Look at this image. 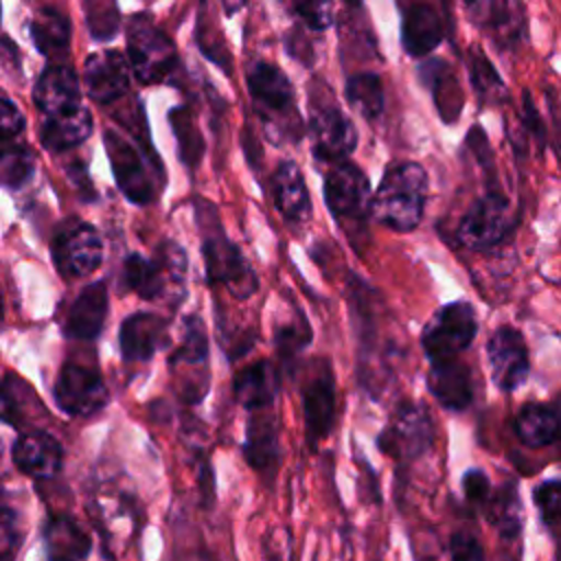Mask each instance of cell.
<instances>
[{
	"label": "cell",
	"instance_id": "cell-1",
	"mask_svg": "<svg viewBox=\"0 0 561 561\" xmlns=\"http://www.w3.org/2000/svg\"><path fill=\"white\" fill-rule=\"evenodd\" d=\"M425 199V169L419 162H397L383 173L370 199V217L394 232H412L423 219Z\"/></svg>",
	"mask_w": 561,
	"mask_h": 561
},
{
	"label": "cell",
	"instance_id": "cell-2",
	"mask_svg": "<svg viewBox=\"0 0 561 561\" xmlns=\"http://www.w3.org/2000/svg\"><path fill=\"white\" fill-rule=\"evenodd\" d=\"M197 221L202 228V254L208 285H221L239 300L250 298L259 287V278L241 250L221 230L215 208L197 204Z\"/></svg>",
	"mask_w": 561,
	"mask_h": 561
},
{
	"label": "cell",
	"instance_id": "cell-3",
	"mask_svg": "<svg viewBox=\"0 0 561 561\" xmlns=\"http://www.w3.org/2000/svg\"><path fill=\"white\" fill-rule=\"evenodd\" d=\"M248 90L250 96L267 127L270 136L278 138H298V114H296V94L285 77L274 64L259 61L248 70Z\"/></svg>",
	"mask_w": 561,
	"mask_h": 561
},
{
	"label": "cell",
	"instance_id": "cell-4",
	"mask_svg": "<svg viewBox=\"0 0 561 561\" xmlns=\"http://www.w3.org/2000/svg\"><path fill=\"white\" fill-rule=\"evenodd\" d=\"M127 59L134 77L145 83L164 81L178 61L175 46L147 15H134L127 22Z\"/></svg>",
	"mask_w": 561,
	"mask_h": 561
},
{
	"label": "cell",
	"instance_id": "cell-5",
	"mask_svg": "<svg viewBox=\"0 0 561 561\" xmlns=\"http://www.w3.org/2000/svg\"><path fill=\"white\" fill-rule=\"evenodd\" d=\"M478 333V318L467 300L440 307L421 333V346L430 364L458 357Z\"/></svg>",
	"mask_w": 561,
	"mask_h": 561
},
{
	"label": "cell",
	"instance_id": "cell-6",
	"mask_svg": "<svg viewBox=\"0 0 561 561\" xmlns=\"http://www.w3.org/2000/svg\"><path fill=\"white\" fill-rule=\"evenodd\" d=\"M50 254L64 278H81L101 267L103 239L92 224L70 217L55 228Z\"/></svg>",
	"mask_w": 561,
	"mask_h": 561
},
{
	"label": "cell",
	"instance_id": "cell-7",
	"mask_svg": "<svg viewBox=\"0 0 561 561\" xmlns=\"http://www.w3.org/2000/svg\"><path fill=\"white\" fill-rule=\"evenodd\" d=\"M511 226L513 219L506 195L500 191H486L462 215L456 228V237L460 245L480 252L497 245L506 237Z\"/></svg>",
	"mask_w": 561,
	"mask_h": 561
},
{
	"label": "cell",
	"instance_id": "cell-8",
	"mask_svg": "<svg viewBox=\"0 0 561 561\" xmlns=\"http://www.w3.org/2000/svg\"><path fill=\"white\" fill-rule=\"evenodd\" d=\"M178 388L186 401H202L208 390V333L199 316L184 320L182 342L171 355Z\"/></svg>",
	"mask_w": 561,
	"mask_h": 561
},
{
	"label": "cell",
	"instance_id": "cell-9",
	"mask_svg": "<svg viewBox=\"0 0 561 561\" xmlns=\"http://www.w3.org/2000/svg\"><path fill=\"white\" fill-rule=\"evenodd\" d=\"M379 449L397 460H414L434 443V423L423 405L401 403L377 438Z\"/></svg>",
	"mask_w": 561,
	"mask_h": 561
},
{
	"label": "cell",
	"instance_id": "cell-10",
	"mask_svg": "<svg viewBox=\"0 0 561 561\" xmlns=\"http://www.w3.org/2000/svg\"><path fill=\"white\" fill-rule=\"evenodd\" d=\"M53 397L64 414L92 416L105 408L110 392L103 377L94 368L66 362L55 379Z\"/></svg>",
	"mask_w": 561,
	"mask_h": 561
},
{
	"label": "cell",
	"instance_id": "cell-11",
	"mask_svg": "<svg viewBox=\"0 0 561 561\" xmlns=\"http://www.w3.org/2000/svg\"><path fill=\"white\" fill-rule=\"evenodd\" d=\"M370 184L353 162H335L324 178V202L337 224L362 221L370 213Z\"/></svg>",
	"mask_w": 561,
	"mask_h": 561
},
{
	"label": "cell",
	"instance_id": "cell-12",
	"mask_svg": "<svg viewBox=\"0 0 561 561\" xmlns=\"http://www.w3.org/2000/svg\"><path fill=\"white\" fill-rule=\"evenodd\" d=\"M105 151L110 156V164L116 178L121 193L138 206L153 202L156 197V180L147 169L142 153L121 134L110 129L105 134Z\"/></svg>",
	"mask_w": 561,
	"mask_h": 561
},
{
	"label": "cell",
	"instance_id": "cell-13",
	"mask_svg": "<svg viewBox=\"0 0 561 561\" xmlns=\"http://www.w3.org/2000/svg\"><path fill=\"white\" fill-rule=\"evenodd\" d=\"M302 412L307 440L316 449L329 436L335 419V377L327 359H318L309 368L302 386Z\"/></svg>",
	"mask_w": 561,
	"mask_h": 561
},
{
	"label": "cell",
	"instance_id": "cell-14",
	"mask_svg": "<svg viewBox=\"0 0 561 561\" xmlns=\"http://www.w3.org/2000/svg\"><path fill=\"white\" fill-rule=\"evenodd\" d=\"M489 368L495 386L504 392L517 390L530 373L528 348L522 333L513 327H500L486 342Z\"/></svg>",
	"mask_w": 561,
	"mask_h": 561
},
{
	"label": "cell",
	"instance_id": "cell-15",
	"mask_svg": "<svg viewBox=\"0 0 561 561\" xmlns=\"http://www.w3.org/2000/svg\"><path fill=\"white\" fill-rule=\"evenodd\" d=\"M309 134L313 140V156L322 162H342L357 147L355 125L335 105H318L311 110Z\"/></svg>",
	"mask_w": 561,
	"mask_h": 561
},
{
	"label": "cell",
	"instance_id": "cell-16",
	"mask_svg": "<svg viewBox=\"0 0 561 561\" xmlns=\"http://www.w3.org/2000/svg\"><path fill=\"white\" fill-rule=\"evenodd\" d=\"M11 458L24 476L35 480H50L61 469L64 447L53 434L44 430H28L13 440Z\"/></svg>",
	"mask_w": 561,
	"mask_h": 561
},
{
	"label": "cell",
	"instance_id": "cell-17",
	"mask_svg": "<svg viewBox=\"0 0 561 561\" xmlns=\"http://www.w3.org/2000/svg\"><path fill=\"white\" fill-rule=\"evenodd\" d=\"M129 59L118 50H101L85 59L83 83L92 101L112 103L127 92Z\"/></svg>",
	"mask_w": 561,
	"mask_h": 561
},
{
	"label": "cell",
	"instance_id": "cell-18",
	"mask_svg": "<svg viewBox=\"0 0 561 561\" xmlns=\"http://www.w3.org/2000/svg\"><path fill=\"white\" fill-rule=\"evenodd\" d=\"M169 340L167 320L151 311H138L123 320L118 329V344L123 359L147 362L151 359Z\"/></svg>",
	"mask_w": 561,
	"mask_h": 561
},
{
	"label": "cell",
	"instance_id": "cell-19",
	"mask_svg": "<svg viewBox=\"0 0 561 561\" xmlns=\"http://www.w3.org/2000/svg\"><path fill=\"white\" fill-rule=\"evenodd\" d=\"M243 456L252 469L263 476H272L280 460V438H278V421L276 416L261 408L254 410L245 425Z\"/></svg>",
	"mask_w": 561,
	"mask_h": 561
},
{
	"label": "cell",
	"instance_id": "cell-20",
	"mask_svg": "<svg viewBox=\"0 0 561 561\" xmlns=\"http://www.w3.org/2000/svg\"><path fill=\"white\" fill-rule=\"evenodd\" d=\"M105 318H107V285L105 280H96L83 287L81 294L72 300L66 313L64 333L72 340L90 342L99 337V333L103 331Z\"/></svg>",
	"mask_w": 561,
	"mask_h": 561
},
{
	"label": "cell",
	"instance_id": "cell-21",
	"mask_svg": "<svg viewBox=\"0 0 561 561\" xmlns=\"http://www.w3.org/2000/svg\"><path fill=\"white\" fill-rule=\"evenodd\" d=\"M79 99H81V88L72 66L50 64L37 77L33 101L42 114L53 116L64 110H70L81 103Z\"/></svg>",
	"mask_w": 561,
	"mask_h": 561
},
{
	"label": "cell",
	"instance_id": "cell-22",
	"mask_svg": "<svg viewBox=\"0 0 561 561\" xmlns=\"http://www.w3.org/2000/svg\"><path fill=\"white\" fill-rule=\"evenodd\" d=\"M427 388L436 397V401L451 412L469 408L473 399L471 373L467 364H462L458 357L434 362L430 366Z\"/></svg>",
	"mask_w": 561,
	"mask_h": 561
},
{
	"label": "cell",
	"instance_id": "cell-23",
	"mask_svg": "<svg viewBox=\"0 0 561 561\" xmlns=\"http://www.w3.org/2000/svg\"><path fill=\"white\" fill-rule=\"evenodd\" d=\"M272 188H274L276 208L287 221L302 224L311 217L309 188H307L302 171L298 169L296 162L283 160L276 167L274 178H272Z\"/></svg>",
	"mask_w": 561,
	"mask_h": 561
},
{
	"label": "cell",
	"instance_id": "cell-24",
	"mask_svg": "<svg viewBox=\"0 0 561 561\" xmlns=\"http://www.w3.org/2000/svg\"><path fill=\"white\" fill-rule=\"evenodd\" d=\"M92 125L94 123H92L90 110L79 103L70 110L46 116L39 129V140L48 151H55V153L68 151L81 145L92 134Z\"/></svg>",
	"mask_w": 561,
	"mask_h": 561
},
{
	"label": "cell",
	"instance_id": "cell-25",
	"mask_svg": "<svg viewBox=\"0 0 561 561\" xmlns=\"http://www.w3.org/2000/svg\"><path fill=\"white\" fill-rule=\"evenodd\" d=\"M278 386H280L278 368L270 359H259L237 373L232 381V392H234V399L245 410L254 412V410L267 408L274 401Z\"/></svg>",
	"mask_w": 561,
	"mask_h": 561
},
{
	"label": "cell",
	"instance_id": "cell-26",
	"mask_svg": "<svg viewBox=\"0 0 561 561\" xmlns=\"http://www.w3.org/2000/svg\"><path fill=\"white\" fill-rule=\"evenodd\" d=\"M401 42L408 55L425 57L443 42V24L438 11L427 4H412L403 13Z\"/></svg>",
	"mask_w": 561,
	"mask_h": 561
},
{
	"label": "cell",
	"instance_id": "cell-27",
	"mask_svg": "<svg viewBox=\"0 0 561 561\" xmlns=\"http://www.w3.org/2000/svg\"><path fill=\"white\" fill-rule=\"evenodd\" d=\"M46 552L53 559L81 561L90 552V535L68 515H55L44 526Z\"/></svg>",
	"mask_w": 561,
	"mask_h": 561
},
{
	"label": "cell",
	"instance_id": "cell-28",
	"mask_svg": "<svg viewBox=\"0 0 561 561\" xmlns=\"http://www.w3.org/2000/svg\"><path fill=\"white\" fill-rule=\"evenodd\" d=\"M513 427L517 438L528 447H546L559 440V416L552 403H524Z\"/></svg>",
	"mask_w": 561,
	"mask_h": 561
},
{
	"label": "cell",
	"instance_id": "cell-29",
	"mask_svg": "<svg viewBox=\"0 0 561 561\" xmlns=\"http://www.w3.org/2000/svg\"><path fill=\"white\" fill-rule=\"evenodd\" d=\"M167 278L169 276H167V272H164V267L158 259L149 261V259L140 256L138 252H131L123 261L121 285L125 289L138 294L142 300L160 298L164 294V280Z\"/></svg>",
	"mask_w": 561,
	"mask_h": 561
},
{
	"label": "cell",
	"instance_id": "cell-30",
	"mask_svg": "<svg viewBox=\"0 0 561 561\" xmlns=\"http://www.w3.org/2000/svg\"><path fill=\"white\" fill-rule=\"evenodd\" d=\"M419 70H421L425 85L434 94L440 116L445 121H456L462 110V92L458 88L456 77L451 75V68L440 59H430Z\"/></svg>",
	"mask_w": 561,
	"mask_h": 561
},
{
	"label": "cell",
	"instance_id": "cell-31",
	"mask_svg": "<svg viewBox=\"0 0 561 561\" xmlns=\"http://www.w3.org/2000/svg\"><path fill=\"white\" fill-rule=\"evenodd\" d=\"M482 24L489 26L502 48H515L526 35V15L519 0H491Z\"/></svg>",
	"mask_w": 561,
	"mask_h": 561
},
{
	"label": "cell",
	"instance_id": "cell-32",
	"mask_svg": "<svg viewBox=\"0 0 561 561\" xmlns=\"http://www.w3.org/2000/svg\"><path fill=\"white\" fill-rule=\"evenodd\" d=\"M31 39L46 55H66L70 46V22L57 9H39L31 22Z\"/></svg>",
	"mask_w": 561,
	"mask_h": 561
},
{
	"label": "cell",
	"instance_id": "cell-33",
	"mask_svg": "<svg viewBox=\"0 0 561 561\" xmlns=\"http://www.w3.org/2000/svg\"><path fill=\"white\" fill-rule=\"evenodd\" d=\"M346 101L364 116V118H379L386 105L383 99V85L381 79L373 72H357L353 77L346 79V88H344Z\"/></svg>",
	"mask_w": 561,
	"mask_h": 561
},
{
	"label": "cell",
	"instance_id": "cell-34",
	"mask_svg": "<svg viewBox=\"0 0 561 561\" xmlns=\"http://www.w3.org/2000/svg\"><path fill=\"white\" fill-rule=\"evenodd\" d=\"M489 519L502 533V537H515L522 528V502L513 482L504 484L493 500L486 502Z\"/></svg>",
	"mask_w": 561,
	"mask_h": 561
},
{
	"label": "cell",
	"instance_id": "cell-35",
	"mask_svg": "<svg viewBox=\"0 0 561 561\" xmlns=\"http://www.w3.org/2000/svg\"><path fill=\"white\" fill-rule=\"evenodd\" d=\"M467 68L471 85L482 103H493L504 94V81L480 48H471L467 55Z\"/></svg>",
	"mask_w": 561,
	"mask_h": 561
},
{
	"label": "cell",
	"instance_id": "cell-36",
	"mask_svg": "<svg viewBox=\"0 0 561 561\" xmlns=\"http://www.w3.org/2000/svg\"><path fill=\"white\" fill-rule=\"evenodd\" d=\"M0 175H2V184L7 188H22L26 186L33 175H35V158L33 153L18 145V142H7L0 156Z\"/></svg>",
	"mask_w": 561,
	"mask_h": 561
},
{
	"label": "cell",
	"instance_id": "cell-37",
	"mask_svg": "<svg viewBox=\"0 0 561 561\" xmlns=\"http://www.w3.org/2000/svg\"><path fill=\"white\" fill-rule=\"evenodd\" d=\"M274 340H276V351L280 355V362L291 364V362H296L300 351L309 344L311 327H309L307 318L302 313H298L291 322L276 327Z\"/></svg>",
	"mask_w": 561,
	"mask_h": 561
},
{
	"label": "cell",
	"instance_id": "cell-38",
	"mask_svg": "<svg viewBox=\"0 0 561 561\" xmlns=\"http://www.w3.org/2000/svg\"><path fill=\"white\" fill-rule=\"evenodd\" d=\"M533 500L543 522L561 519V480H543L535 486Z\"/></svg>",
	"mask_w": 561,
	"mask_h": 561
},
{
	"label": "cell",
	"instance_id": "cell-39",
	"mask_svg": "<svg viewBox=\"0 0 561 561\" xmlns=\"http://www.w3.org/2000/svg\"><path fill=\"white\" fill-rule=\"evenodd\" d=\"M298 18L313 31H324L333 22L331 0H291Z\"/></svg>",
	"mask_w": 561,
	"mask_h": 561
},
{
	"label": "cell",
	"instance_id": "cell-40",
	"mask_svg": "<svg viewBox=\"0 0 561 561\" xmlns=\"http://www.w3.org/2000/svg\"><path fill=\"white\" fill-rule=\"evenodd\" d=\"M449 561H484V550L471 533L458 530L449 539Z\"/></svg>",
	"mask_w": 561,
	"mask_h": 561
},
{
	"label": "cell",
	"instance_id": "cell-41",
	"mask_svg": "<svg viewBox=\"0 0 561 561\" xmlns=\"http://www.w3.org/2000/svg\"><path fill=\"white\" fill-rule=\"evenodd\" d=\"M522 123H524L526 131L533 136V140L539 145V149H543L546 140H548V129H546L528 90L522 92Z\"/></svg>",
	"mask_w": 561,
	"mask_h": 561
},
{
	"label": "cell",
	"instance_id": "cell-42",
	"mask_svg": "<svg viewBox=\"0 0 561 561\" xmlns=\"http://www.w3.org/2000/svg\"><path fill=\"white\" fill-rule=\"evenodd\" d=\"M462 491L471 504H486L491 500V482L482 469H469L462 476Z\"/></svg>",
	"mask_w": 561,
	"mask_h": 561
},
{
	"label": "cell",
	"instance_id": "cell-43",
	"mask_svg": "<svg viewBox=\"0 0 561 561\" xmlns=\"http://www.w3.org/2000/svg\"><path fill=\"white\" fill-rule=\"evenodd\" d=\"M24 123H26L24 114L18 110V105L9 96H4L2 99V114H0V134H2L4 145L13 142V138L24 131Z\"/></svg>",
	"mask_w": 561,
	"mask_h": 561
},
{
	"label": "cell",
	"instance_id": "cell-44",
	"mask_svg": "<svg viewBox=\"0 0 561 561\" xmlns=\"http://www.w3.org/2000/svg\"><path fill=\"white\" fill-rule=\"evenodd\" d=\"M2 543H0V550H2V561H13L15 557V550L20 546V530H18V519H15V513L4 506L2 508Z\"/></svg>",
	"mask_w": 561,
	"mask_h": 561
},
{
	"label": "cell",
	"instance_id": "cell-45",
	"mask_svg": "<svg viewBox=\"0 0 561 561\" xmlns=\"http://www.w3.org/2000/svg\"><path fill=\"white\" fill-rule=\"evenodd\" d=\"M224 2V9L228 11V13H234L241 4H243V0H221Z\"/></svg>",
	"mask_w": 561,
	"mask_h": 561
},
{
	"label": "cell",
	"instance_id": "cell-46",
	"mask_svg": "<svg viewBox=\"0 0 561 561\" xmlns=\"http://www.w3.org/2000/svg\"><path fill=\"white\" fill-rule=\"evenodd\" d=\"M554 410H557V416H559V440L557 443H561V394H557V399H554Z\"/></svg>",
	"mask_w": 561,
	"mask_h": 561
},
{
	"label": "cell",
	"instance_id": "cell-47",
	"mask_svg": "<svg viewBox=\"0 0 561 561\" xmlns=\"http://www.w3.org/2000/svg\"><path fill=\"white\" fill-rule=\"evenodd\" d=\"M46 561H66V559H53V557H46Z\"/></svg>",
	"mask_w": 561,
	"mask_h": 561
}]
</instances>
